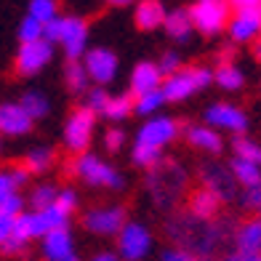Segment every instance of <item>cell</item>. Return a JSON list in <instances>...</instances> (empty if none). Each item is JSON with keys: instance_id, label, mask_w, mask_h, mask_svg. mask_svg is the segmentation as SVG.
Masks as SVG:
<instances>
[{"instance_id": "1", "label": "cell", "mask_w": 261, "mask_h": 261, "mask_svg": "<svg viewBox=\"0 0 261 261\" xmlns=\"http://www.w3.org/2000/svg\"><path fill=\"white\" fill-rule=\"evenodd\" d=\"M45 40L59 45L67 59H83L88 51V24L80 16H54L45 21Z\"/></svg>"}, {"instance_id": "2", "label": "cell", "mask_w": 261, "mask_h": 261, "mask_svg": "<svg viewBox=\"0 0 261 261\" xmlns=\"http://www.w3.org/2000/svg\"><path fill=\"white\" fill-rule=\"evenodd\" d=\"M213 86V69L208 67H179L176 72L163 77V93L168 104H181L187 99H192L195 93L205 91Z\"/></svg>"}, {"instance_id": "3", "label": "cell", "mask_w": 261, "mask_h": 261, "mask_svg": "<svg viewBox=\"0 0 261 261\" xmlns=\"http://www.w3.org/2000/svg\"><path fill=\"white\" fill-rule=\"evenodd\" d=\"M69 173H75L80 181H86L88 187H104V189H123L125 179L123 173L115 168V165L104 163L99 155L93 152H80L75 155L72 165H69Z\"/></svg>"}, {"instance_id": "4", "label": "cell", "mask_w": 261, "mask_h": 261, "mask_svg": "<svg viewBox=\"0 0 261 261\" xmlns=\"http://www.w3.org/2000/svg\"><path fill=\"white\" fill-rule=\"evenodd\" d=\"M181 136V125L176 117L171 115H152L147 117L144 123H141V128L136 130V139L134 144L139 147H147V149H155V152H163L165 147L171 144V141H176Z\"/></svg>"}, {"instance_id": "5", "label": "cell", "mask_w": 261, "mask_h": 261, "mask_svg": "<svg viewBox=\"0 0 261 261\" xmlns=\"http://www.w3.org/2000/svg\"><path fill=\"white\" fill-rule=\"evenodd\" d=\"M189 14H192V24L200 35L213 38V35L227 32L232 8L227 0H195L189 6Z\"/></svg>"}, {"instance_id": "6", "label": "cell", "mask_w": 261, "mask_h": 261, "mask_svg": "<svg viewBox=\"0 0 261 261\" xmlns=\"http://www.w3.org/2000/svg\"><path fill=\"white\" fill-rule=\"evenodd\" d=\"M96 112L91 107H77V110L69 112V117L64 120V147L72 152V155H80L91 147V139H93V130H96Z\"/></svg>"}, {"instance_id": "7", "label": "cell", "mask_w": 261, "mask_h": 261, "mask_svg": "<svg viewBox=\"0 0 261 261\" xmlns=\"http://www.w3.org/2000/svg\"><path fill=\"white\" fill-rule=\"evenodd\" d=\"M152 251V232L141 221H125L117 232V256L123 261H144Z\"/></svg>"}, {"instance_id": "8", "label": "cell", "mask_w": 261, "mask_h": 261, "mask_svg": "<svg viewBox=\"0 0 261 261\" xmlns=\"http://www.w3.org/2000/svg\"><path fill=\"white\" fill-rule=\"evenodd\" d=\"M203 123L213 125L216 130H227V134L243 136L248 130V115H245L243 107H237L232 101H216V104L205 107Z\"/></svg>"}, {"instance_id": "9", "label": "cell", "mask_w": 261, "mask_h": 261, "mask_svg": "<svg viewBox=\"0 0 261 261\" xmlns=\"http://www.w3.org/2000/svg\"><path fill=\"white\" fill-rule=\"evenodd\" d=\"M51 59H54V43H48L45 38L32 40V43H21L19 51H16L14 69L21 77H32V75L43 72V69L51 64Z\"/></svg>"}, {"instance_id": "10", "label": "cell", "mask_w": 261, "mask_h": 261, "mask_svg": "<svg viewBox=\"0 0 261 261\" xmlns=\"http://www.w3.org/2000/svg\"><path fill=\"white\" fill-rule=\"evenodd\" d=\"M83 64H86L88 75L96 86H110L117 77V72H120V59H117V54L112 48H104V45L88 48L83 54Z\"/></svg>"}, {"instance_id": "11", "label": "cell", "mask_w": 261, "mask_h": 261, "mask_svg": "<svg viewBox=\"0 0 261 261\" xmlns=\"http://www.w3.org/2000/svg\"><path fill=\"white\" fill-rule=\"evenodd\" d=\"M125 208L120 205H101V208H91L86 216H83V227L91 234L99 237H117V232L123 229L125 224Z\"/></svg>"}, {"instance_id": "12", "label": "cell", "mask_w": 261, "mask_h": 261, "mask_svg": "<svg viewBox=\"0 0 261 261\" xmlns=\"http://www.w3.org/2000/svg\"><path fill=\"white\" fill-rule=\"evenodd\" d=\"M227 32L232 43H253L261 38V8H245L232 11Z\"/></svg>"}, {"instance_id": "13", "label": "cell", "mask_w": 261, "mask_h": 261, "mask_svg": "<svg viewBox=\"0 0 261 261\" xmlns=\"http://www.w3.org/2000/svg\"><path fill=\"white\" fill-rule=\"evenodd\" d=\"M43 256L45 261H80L69 227H59L43 234Z\"/></svg>"}, {"instance_id": "14", "label": "cell", "mask_w": 261, "mask_h": 261, "mask_svg": "<svg viewBox=\"0 0 261 261\" xmlns=\"http://www.w3.org/2000/svg\"><path fill=\"white\" fill-rule=\"evenodd\" d=\"M32 117L19 101L0 104V134L3 136H27L32 130Z\"/></svg>"}, {"instance_id": "15", "label": "cell", "mask_w": 261, "mask_h": 261, "mask_svg": "<svg viewBox=\"0 0 261 261\" xmlns=\"http://www.w3.org/2000/svg\"><path fill=\"white\" fill-rule=\"evenodd\" d=\"M184 139L189 147H195L200 152H208V155H221L224 152V139L221 130H216L208 123H192L184 128Z\"/></svg>"}, {"instance_id": "16", "label": "cell", "mask_w": 261, "mask_h": 261, "mask_svg": "<svg viewBox=\"0 0 261 261\" xmlns=\"http://www.w3.org/2000/svg\"><path fill=\"white\" fill-rule=\"evenodd\" d=\"M163 86V72L158 62H139L130 72V93L139 96V93H147V91H155Z\"/></svg>"}, {"instance_id": "17", "label": "cell", "mask_w": 261, "mask_h": 261, "mask_svg": "<svg viewBox=\"0 0 261 261\" xmlns=\"http://www.w3.org/2000/svg\"><path fill=\"white\" fill-rule=\"evenodd\" d=\"M221 203L224 200L216 192H211L208 187H200L192 192V197H189V213H192V219H197V221H211L219 213Z\"/></svg>"}, {"instance_id": "18", "label": "cell", "mask_w": 261, "mask_h": 261, "mask_svg": "<svg viewBox=\"0 0 261 261\" xmlns=\"http://www.w3.org/2000/svg\"><path fill=\"white\" fill-rule=\"evenodd\" d=\"M165 6L163 0H139L136 3V11H134V21L139 30L144 32H152V30H160L163 21H165Z\"/></svg>"}, {"instance_id": "19", "label": "cell", "mask_w": 261, "mask_h": 261, "mask_svg": "<svg viewBox=\"0 0 261 261\" xmlns=\"http://www.w3.org/2000/svg\"><path fill=\"white\" fill-rule=\"evenodd\" d=\"M234 176L229 168H219V165H205L203 168V187L216 192L221 200H229L234 195Z\"/></svg>"}, {"instance_id": "20", "label": "cell", "mask_w": 261, "mask_h": 261, "mask_svg": "<svg viewBox=\"0 0 261 261\" xmlns=\"http://www.w3.org/2000/svg\"><path fill=\"white\" fill-rule=\"evenodd\" d=\"M163 30H165V35H168L171 40H176V43L189 40V35L195 32L189 8H173V11H168V14H165V21H163Z\"/></svg>"}, {"instance_id": "21", "label": "cell", "mask_w": 261, "mask_h": 261, "mask_svg": "<svg viewBox=\"0 0 261 261\" xmlns=\"http://www.w3.org/2000/svg\"><path fill=\"white\" fill-rule=\"evenodd\" d=\"M234 245H237V251H245V253H261V216L258 213L245 219L234 229Z\"/></svg>"}, {"instance_id": "22", "label": "cell", "mask_w": 261, "mask_h": 261, "mask_svg": "<svg viewBox=\"0 0 261 261\" xmlns=\"http://www.w3.org/2000/svg\"><path fill=\"white\" fill-rule=\"evenodd\" d=\"M213 83L221 88V91H243L245 86V72L234 62H219V67L213 69Z\"/></svg>"}, {"instance_id": "23", "label": "cell", "mask_w": 261, "mask_h": 261, "mask_svg": "<svg viewBox=\"0 0 261 261\" xmlns=\"http://www.w3.org/2000/svg\"><path fill=\"white\" fill-rule=\"evenodd\" d=\"M134 115V93H110V101H107L101 117L110 123H123Z\"/></svg>"}, {"instance_id": "24", "label": "cell", "mask_w": 261, "mask_h": 261, "mask_svg": "<svg viewBox=\"0 0 261 261\" xmlns=\"http://www.w3.org/2000/svg\"><path fill=\"white\" fill-rule=\"evenodd\" d=\"M64 86L69 88V93H86L91 88V75H88V69L80 59H67Z\"/></svg>"}, {"instance_id": "25", "label": "cell", "mask_w": 261, "mask_h": 261, "mask_svg": "<svg viewBox=\"0 0 261 261\" xmlns=\"http://www.w3.org/2000/svg\"><path fill=\"white\" fill-rule=\"evenodd\" d=\"M229 171H232V176H234V181L240 184L243 189L261 181V165L245 160V158H237V155H234L232 163H229Z\"/></svg>"}, {"instance_id": "26", "label": "cell", "mask_w": 261, "mask_h": 261, "mask_svg": "<svg viewBox=\"0 0 261 261\" xmlns=\"http://www.w3.org/2000/svg\"><path fill=\"white\" fill-rule=\"evenodd\" d=\"M165 104L168 101H165L163 88H155V91H147V93L134 96V112L141 115V117H152V115H158Z\"/></svg>"}, {"instance_id": "27", "label": "cell", "mask_w": 261, "mask_h": 261, "mask_svg": "<svg viewBox=\"0 0 261 261\" xmlns=\"http://www.w3.org/2000/svg\"><path fill=\"white\" fill-rule=\"evenodd\" d=\"M54 163H56V155H54L51 147H35L24 155V163L21 165H24L30 173H45Z\"/></svg>"}, {"instance_id": "28", "label": "cell", "mask_w": 261, "mask_h": 261, "mask_svg": "<svg viewBox=\"0 0 261 261\" xmlns=\"http://www.w3.org/2000/svg\"><path fill=\"white\" fill-rule=\"evenodd\" d=\"M19 104L30 112L32 120H43V117L51 112V101H48V96H45V93H40V91H27V93H21Z\"/></svg>"}, {"instance_id": "29", "label": "cell", "mask_w": 261, "mask_h": 261, "mask_svg": "<svg viewBox=\"0 0 261 261\" xmlns=\"http://www.w3.org/2000/svg\"><path fill=\"white\" fill-rule=\"evenodd\" d=\"M232 149H234L237 158H245V160L261 165V144H258V141H253V139H248L245 134L243 136H234Z\"/></svg>"}, {"instance_id": "30", "label": "cell", "mask_w": 261, "mask_h": 261, "mask_svg": "<svg viewBox=\"0 0 261 261\" xmlns=\"http://www.w3.org/2000/svg\"><path fill=\"white\" fill-rule=\"evenodd\" d=\"M19 43H32V40H40V38H45V24L43 21H38L35 16H24L21 19V24H19Z\"/></svg>"}, {"instance_id": "31", "label": "cell", "mask_w": 261, "mask_h": 261, "mask_svg": "<svg viewBox=\"0 0 261 261\" xmlns=\"http://www.w3.org/2000/svg\"><path fill=\"white\" fill-rule=\"evenodd\" d=\"M56 195H59V189L54 184H38L30 192V205L35 211H40V208H48L51 203H56Z\"/></svg>"}, {"instance_id": "32", "label": "cell", "mask_w": 261, "mask_h": 261, "mask_svg": "<svg viewBox=\"0 0 261 261\" xmlns=\"http://www.w3.org/2000/svg\"><path fill=\"white\" fill-rule=\"evenodd\" d=\"M27 14L45 24V21H51L54 16H59V3L56 0H30Z\"/></svg>"}, {"instance_id": "33", "label": "cell", "mask_w": 261, "mask_h": 261, "mask_svg": "<svg viewBox=\"0 0 261 261\" xmlns=\"http://www.w3.org/2000/svg\"><path fill=\"white\" fill-rule=\"evenodd\" d=\"M83 96H86V107H91V110L101 117L107 101H110V91H107L104 86H93V88H88L86 93H83Z\"/></svg>"}, {"instance_id": "34", "label": "cell", "mask_w": 261, "mask_h": 261, "mask_svg": "<svg viewBox=\"0 0 261 261\" xmlns=\"http://www.w3.org/2000/svg\"><path fill=\"white\" fill-rule=\"evenodd\" d=\"M125 141H128V136H125L123 128H107V134H104V147H107V152H120V149L125 147Z\"/></svg>"}, {"instance_id": "35", "label": "cell", "mask_w": 261, "mask_h": 261, "mask_svg": "<svg viewBox=\"0 0 261 261\" xmlns=\"http://www.w3.org/2000/svg\"><path fill=\"white\" fill-rule=\"evenodd\" d=\"M14 192H19V184L14 179V173H11V168H0V200L11 197Z\"/></svg>"}, {"instance_id": "36", "label": "cell", "mask_w": 261, "mask_h": 261, "mask_svg": "<svg viewBox=\"0 0 261 261\" xmlns=\"http://www.w3.org/2000/svg\"><path fill=\"white\" fill-rule=\"evenodd\" d=\"M158 67H160V72H163V77H165V75H171V72H176V69L181 67V56L176 54V51H165V54L158 59Z\"/></svg>"}, {"instance_id": "37", "label": "cell", "mask_w": 261, "mask_h": 261, "mask_svg": "<svg viewBox=\"0 0 261 261\" xmlns=\"http://www.w3.org/2000/svg\"><path fill=\"white\" fill-rule=\"evenodd\" d=\"M56 203L62 205L64 211L75 213V208H77V203H80V197H77V192H75L72 187H64V189H59V195H56Z\"/></svg>"}, {"instance_id": "38", "label": "cell", "mask_w": 261, "mask_h": 261, "mask_svg": "<svg viewBox=\"0 0 261 261\" xmlns=\"http://www.w3.org/2000/svg\"><path fill=\"white\" fill-rule=\"evenodd\" d=\"M0 211L3 213H8V216H19L21 211H24V200H21V195L19 192H14L11 197H6V200H0Z\"/></svg>"}, {"instance_id": "39", "label": "cell", "mask_w": 261, "mask_h": 261, "mask_svg": "<svg viewBox=\"0 0 261 261\" xmlns=\"http://www.w3.org/2000/svg\"><path fill=\"white\" fill-rule=\"evenodd\" d=\"M243 203L251 208L253 213H258L261 216V181L253 184V187H245V197H243Z\"/></svg>"}, {"instance_id": "40", "label": "cell", "mask_w": 261, "mask_h": 261, "mask_svg": "<svg viewBox=\"0 0 261 261\" xmlns=\"http://www.w3.org/2000/svg\"><path fill=\"white\" fill-rule=\"evenodd\" d=\"M27 240H21V237H16V234H8L6 237V243L3 245H0V248H3V253L6 256H19V253H24L27 251Z\"/></svg>"}, {"instance_id": "41", "label": "cell", "mask_w": 261, "mask_h": 261, "mask_svg": "<svg viewBox=\"0 0 261 261\" xmlns=\"http://www.w3.org/2000/svg\"><path fill=\"white\" fill-rule=\"evenodd\" d=\"M160 261H195V256L184 251V248H171V251H165Z\"/></svg>"}, {"instance_id": "42", "label": "cell", "mask_w": 261, "mask_h": 261, "mask_svg": "<svg viewBox=\"0 0 261 261\" xmlns=\"http://www.w3.org/2000/svg\"><path fill=\"white\" fill-rule=\"evenodd\" d=\"M11 229H14V216H8V213L0 211V245L6 243V237L11 234Z\"/></svg>"}, {"instance_id": "43", "label": "cell", "mask_w": 261, "mask_h": 261, "mask_svg": "<svg viewBox=\"0 0 261 261\" xmlns=\"http://www.w3.org/2000/svg\"><path fill=\"white\" fill-rule=\"evenodd\" d=\"M232 11H245V8H261V0H227Z\"/></svg>"}, {"instance_id": "44", "label": "cell", "mask_w": 261, "mask_h": 261, "mask_svg": "<svg viewBox=\"0 0 261 261\" xmlns=\"http://www.w3.org/2000/svg\"><path fill=\"white\" fill-rule=\"evenodd\" d=\"M227 261H261V253H245V251H234Z\"/></svg>"}, {"instance_id": "45", "label": "cell", "mask_w": 261, "mask_h": 261, "mask_svg": "<svg viewBox=\"0 0 261 261\" xmlns=\"http://www.w3.org/2000/svg\"><path fill=\"white\" fill-rule=\"evenodd\" d=\"M91 261H123V258L117 256V253H107V251H104V253H96Z\"/></svg>"}, {"instance_id": "46", "label": "cell", "mask_w": 261, "mask_h": 261, "mask_svg": "<svg viewBox=\"0 0 261 261\" xmlns=\"http://www.w3.org/2000/svg\"><path fill=\"white\" fill-rule=\"evenodd\" d=\"M104 3L115 8H125V6H134V0H104Z\"/></svg>"}, {"instance_id": "47", "label": "cell", "mask_w": 261, "mask_h": 261, "mask_svg": "<svg viewBox=\"0 0 261 261\" xmlns=\"http://www.w3.org/2000/svg\"><path fill=\"white\" fill-rule=\"evenodd\" d=\"M253 56H256V59H261V38H258V40H253Z\"/></svg>"}, {"instance_id": "48", "label": "cell", "mask_w": 261, "mask_h": 261, "mask_svg": "<svg viewBox=\"0 0 261 261\" xmlns=\"http://www.w3.org/2000/svg\"><path fill=\"white\" fill-rule=\"evenodd\" d=\"M0 152H3V134H0Z\"/></svg>"}]
</instances>
